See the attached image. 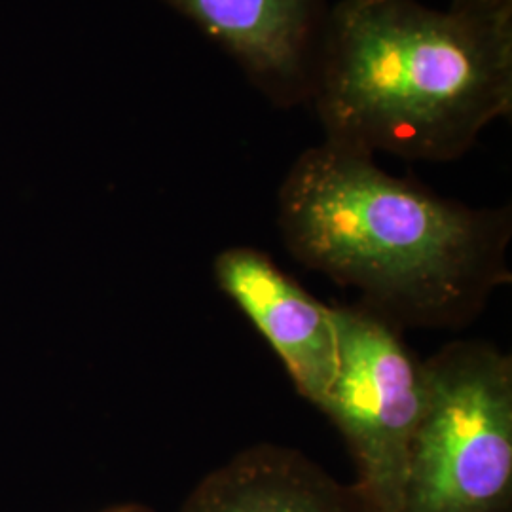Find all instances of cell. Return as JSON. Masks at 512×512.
<instances>
[{"instance_id": "6", "label": "cell", "mask_w": 512, "mask_h": 512, "mask_svg": "<svg viewBox=\"0 0 512 512\" xmlns=\"http://www.w3.org/2000/svg\"><path fill=\"white\" fill-rule=\"evenodd\" d=\"M213 275L274 349L296 391L321 408L340 361L336 311L285 274L255 247H228L215 256Z\"/></svg>"}, {"instance_id": "1", "label": "cell", "mask_w": 512, "mask_h": 512, "mask_svg": "<svg viewBox=\"0 0 512 512\" xmlns=\"http://www.w3.org/2000/svg\"><path fill=\"white\" fill-rule=\"evenodd\" d=\"M277 228L298 264L399 329H463L512 281L509 205L444 198L327 141L287 171Z\"/></svg>"}, {"instance_id": "7", "label": "cell", "mask_w": 512, "mask_h": 512, "mask_svg": "<svg viewBox=\"0 0 512 512\" xmlns=\"http://www.w3.org/2000/svg\"><path fill=\"white\" fill-rule=\"evenodd\" d=\"M179 512H366L344 484L300 450L256 442L203 476Z\"/></svg>"}, {"instance_id": "9", "label": "cell", "mask_w": 512, "mask_h": 512, "mask_svg": "<svg viewBox=\"0 0 512 512\" xmlns=\"http://www.w3.org/2000/svg\"><path fill=\"white\" fill-rule=\"evenodd\" d=\"M97 512H156L154 509H150L147 505H143V503H120V505H112V507H107V509H103V511Z\"/></svg>"}, {"instance_id": "4", "label": "cell", "mask_w": 512, "mask_h": 512, "mask_svg": "<svg viewBox=\"0 0 512 512\" xmlns=\"http://www.w3.org/2000/svg\"><path fill=\"white\" fill-rule=\"evenodd\" d=\"M340 361L319 408L346 440L353 490L366 512H401L412 442L420 427L425 368L397 325L363 304L334 306Z\"/></svg>"}, {"instance_id": "8", "label": "cell", "mask_w": 512, "mask_h": 512, "mask_svg": "<svg viewBox=\"0 0 512 512\" xmlns=\"http://www.w3.org/2000/svg\"><path fill=\"white\" fill-rule=\"evenodd\" d=\"M448 10L482 23L512 25V0H450Z\"/></svg>"}, {"instance_id": "5", "label": "cell", "mask_w": 512, "mask_h": 512, "mask_svg": "<svg viewBox=\"0 0 512 512\" xmlns=\"http://www.w3.org/2000/svg\"><path fill=\"white\" fill-rule=\"evenodd\" d=\"M238 63L275 109L311 105L329 0H162Z\"/></svg>"}, {"instance_id": "3", "label": "cell", "mask_w": 512, "mask_h": 512, "mask_svg": "<svg viewBox=\"0 0 512 512\" xmlns=\"http://www.w3.org/2000/svg\"><path fill=\"white\" fill-rule=\"evenodd\" d=\"M427 399L401 512H512V357L454 340L423 361Z\"/></svg>"}, {"instance_id": "2", "label": "cell", "mask_w": 512, "mask_h": 512, "mask_svg": "<svg viewBox=\"0 0 512 512\" xmlns=\"http://www.w3.org/2000/svg\"><path fill=\"white\" fill-rule=\"evenodd\" d=\"M311 107L327 143L454 162L512 112V25L418 0H340Z\"/></svg>"}]
</instances>
